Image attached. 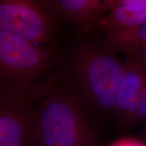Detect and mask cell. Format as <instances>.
<instances>
[{"mask_svg": "<svg viewBox=\"0 0 146 146\" xmlns=\"http://www.w3.org/2000/svg\"><path fill=\"white\" fill-rule=\"evenodd\" d=\"M51 14L74 24L88 33L106 16L116 0H41L38 1Z\"/></svg>", "mask_w": 146, "mask_h": 146, "instance_id": "cell-6", "label": "cell"}, {"mask_svg": "<svg viewBox=\"0 0 146 146\" xmlns=\"http://www.w3.org/2000/svg\"><path fill=\"white\" fill-rule=\"evenodd\" d=\"M51 66L49 48L0 31L1 91L33 101L41 95L48 96L52 89L37 81Z\"/></svg>", "mask_w": 146, "mask_h": 146, "instance_id": "cell-1", "label": "cell"}, {"mask_svg": "<svg viewBox=\"0 0 146 146\" xmlns=\"http://www.w3.org/2000/svg\"><path fill=\"white\" fill-rule=\"evenodd\" d=\"M146 119V84L137 103L131 125L140 123Z\"/></svg>", "mask_w": 146, "mask_h": 146, "instance_id": "cell-10", "label": "cell"}, {"mask_svg": "<svg viewBox=\"0 0 146 146\" xmlns=\"http://www.w3.org/2000/svg\"><path fill=\"white\" fill-rule=\"evenodd\" d=\"M114 146H144L142 144L133 141H125L118 143Z\"/></svg>", "mask_w": 146, "mask_h": 146, "instance_id": "cell-12", "label": "cell"}, {"mask_svg": "<svg viewBox=\"0 0 146 146\" xmlns=\"http://www.w3.org/2000/svg\"><path fill=\"white\" fill-rule=\"evenodd\" d=\"M146 46V24L133 28L108 32L103 40V48L135 57Z\"/></svg>", "mask_w": 146, "mask_h": 146, "instance_id": "cell-9", "label": "cell"}, {"mask_svg": "<svg viewBox=\"0 0 146 146\" xmlns=\"http://www.w3.org/2000/svg\"><path fill=\"white\" fill-rule=\"evenodd\" d=\"M0 31L42 45L54 43L56 28L51 14L38 1L1 0Z\"/></svg>", "mask_w": 146, "mask_h": 146, "instance_id": "cell-4", "label": "cell"}, {"mask_svg": "<svg viewBox=\"0 0 146 146\" xmlns=\"http://www.w3.org/2000/svg\"><path fill=\"white\" fill-rule=\"evenodd\" d=\"M35 141L39 146H97L98 139L77 98L52 89L38 110Z\"/></svg>", "mask_w": 146, "mask_h": 146, "instance_id": "cell-2", "label": "cell"}, {"mask_svg": "<svg viewBox=\"0 0 146 146\" xmlns=\"http://www.w3.org/2000/svg\"><path fill=\"white\" fill-rule=\"evenodd\" d=\"M134 58H137L139 61L141 62L143 64L144 66L146 68V46L144 47L143 50L140 51V52H139V54Z\"/></svg>", "mask_w": 146, "mask_h": 146, "instance_id": "cell-11", "label": "cell"}, {"mask_svg": "<svg viewBox=\"0 0 146 146\" xmlns=\"http://www.w3.org/2000/svg\"><path fill=\"white\" fill-rule=\"evenodd\" d=\"M146 24V0H116L98 26L106 33Z\"/></svg>", "mask_w": 146, "mask_h": 146, "instance_id": "cell-8", "label": "cell"}, {"mask_svg": "<svg viewBox=\"0 0 146 146\" xmlns=\"http://www.w3.org/2000/svg\"><path fill=\"white\" fill-rule=\"evenodd\" d=\"M145 139H146V129H145Z\"/></svg>", "mask_w": 146, "mask_h": 146, "instance_id": "cell-13", "label": "cell"}, {"mask_svg": "<svg viewBox=\"0 0 146 146\" xmlns=\"http://www.w3.org/2000/svg\"><path fill=\"white\" fill-rule=\"evenodd\" d=\"M76 80L87 98L97 108L114 114L124 75V62L114 53L85 43L73 56Z\"/></svg>", "mask_w": 146, "mask_h": 146, "instance_id": "cell-3", "label": "cell"}, {"mask_svg": "<svg viewBox=\"0 0 146 146\" xmlns=\"http://www.w3.org/2000/svg\"><path fill=\"white\" fill-rule=\"evenodd\" d=\"M33 100L0 93V146H27L35 141L38 111Z\"/></svg>", "mask_w": 146, "mask_h": 146, "instance_id": "cell-5", "label": "cell"}, {"mask_svg": "<svg viewBox=\"0 0 146 146\" xmlns=\"http://www.w3.org/2000/svg\"><path fill=\"white\" fill-rule=\"evenodd\" d=\"M124 75L114 114L125 125H131L135 107L146 84V68L135 58L124 62Z\"/></svg>", "mask_w": 146, "mask_h": 146, "instance_id": "cell-7", "label": "cell"}]
</instances>
